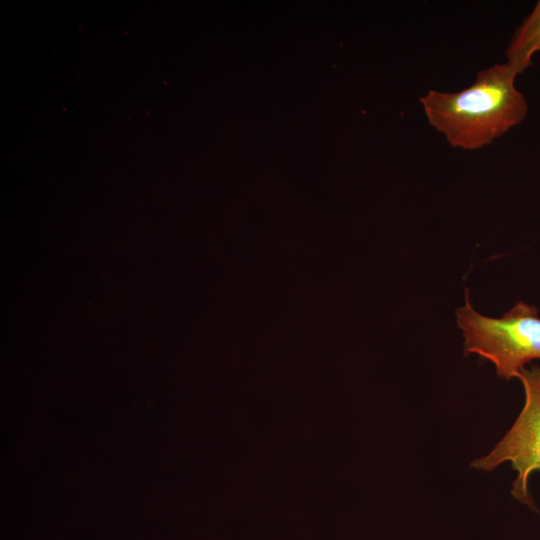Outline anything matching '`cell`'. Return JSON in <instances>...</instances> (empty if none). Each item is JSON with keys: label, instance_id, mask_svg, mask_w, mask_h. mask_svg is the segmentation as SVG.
<instances>
[{"label": "cell", "instance_id": "obj_3", "mask_svg": "<svg viewBox=\"0 0 540 540\" xmlns=\"http://www.w3.org/2000/svg\"><path fill=\"white\" fill-rule=\"evenodd\" d=\"M524 387L525 402L511 428L485 456L471 466L492 471L510 462L517 476L512 483V496L534 509L528 483L533 472L540 471V367L523 368L517 375Z\"/></svg>", "mask_w": 540, "mask_h": 540}, {"label": "cell", "instance_id": "obj_2", "mask_svg": "<svg viewBox=\"0 0 540 540\" xmlns=\"http://www.w3.org/2000/svg\"><path fill=\"white\" fill-rule=\"evenodd\" d=\"M455 314L464 353L492 362L499 377L516 378L526 364L540 359V317L535 306L519 301L502 317H487L473 308L466 288L465 304Z\"/></svg>", "mask_w": 540, "mask_h": 540}, {"label": "cell", "instance_id": "obj_4", "mask_svg": "<svg viewBox=\"0 0 540 540\" xmlns=\"http://www.w3.org/2000/svg\"><path fill=\"white\" fill-rule=\"evenodd\" d=\"M536 52H540V1L514 35L506 52L507 63L522 73Z\"/></svg>", "mask_w": 540, "mask_h": 540}, {"label": "cell", "instance_id": "obj_1", "mask_svg": "<svg viewBox=\"0 0 540 540\" xmlns=\"http://www.w3.org/2000/svg\"><path fill=\"white\" fill-rule=\"evenodd\" d=\"M518 72L509 64L481 70L459 92L430 90L420 98L428 122L452 147L481 148L518 125L528 104L514 84Z\"/></svg>", "mask_w": 540, "mask_h": 540}]
</instances>
